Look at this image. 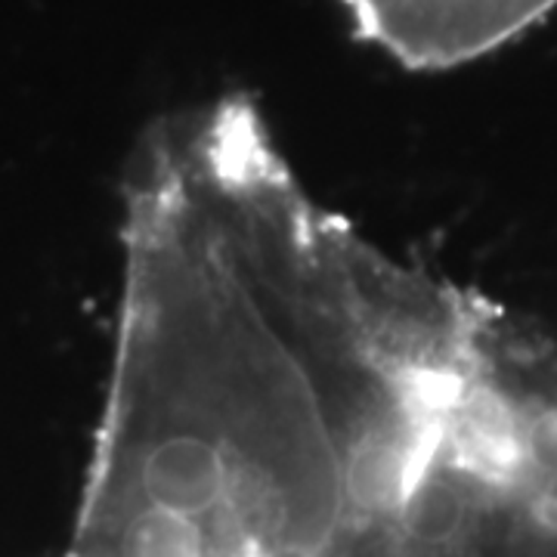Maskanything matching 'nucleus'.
Returning <instances> with one entry per match:
<instances>
[{
    "instance_id": "1",
    "label": "nucleus",
    "mask_w": 557,
    "mask_h": 557,
    "mask_svg": "<svg viewBox=\"0 0 557 557\" xmlns=\"http://www.w3.org/2000/svg\"><path fill=\"white\" fill-rule=\"evenodd\" d=\"M62 557H369L453 406L486 300L310 196L255 100L156 121Z\"/></svg>"
},
{
    "instance_id": "2",
    "label": "nucleus",
    "mask_w": 557,
    "mask_h": 557,
    "mask_svg": "<svg viewBox=\"0 0 557 557\" xmlns=\"http://www.w3.org/2000/svg\"><path fill=\"white\" fill-rule=\"evenodd\" d=\"M354 32L412 72L474 62L552 16L557 0H341Z\"/></svg>"
},
{
    "instance_id": "3",
    "label": "nucleus",
    "mask_w": 557,
    "mask_h": 557,
    "mask_svg": "<svg viewBox=\"0 0 557 557\" xmlns=\"http://www.w3.org/2000/svg\"><path fill=\"white\" fill-rule=\"evenodd\" d=\"M515 557H557V539L539 542V545H533V548H527V552H520Z\"/></svg>"
}]
</instances>
